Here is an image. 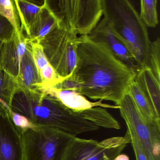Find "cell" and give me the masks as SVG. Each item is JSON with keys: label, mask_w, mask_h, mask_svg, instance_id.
I'll list each match as a JSON object with an SVG mask.
<instances>
[{"label": "cell", "mask_w": 160, "mask_h": 160, "mask_svg": "<svg viewBox=\"0 0 160 160\" xmlns=\"http://www.w3.org/2000/svg\"><path fill=\"white\" fill-rule=\"evenodd\" d=\"M136 74L105 44L93 42L88 35L78 37L77 62L70 77L74 91L92 100L110 101L118 106Z\"/></svg>", "instance_id": "6da1fadb"}, {"label": "cell", "mask_w": 160, "mask_h": 160, "mask_svg": "<svg viewBox=\"0 0 160 160\" xmlns=\"http://www.w3.org/2000/svg\"><path fill=\"white\" fill-rule=\"evenodd\" d=\"M126 126L127 128V132L130 137V143H131L132 147L136 159V160H148L138 139L135 134L134 132L130 126L128 125H126Z\"/></svg>", "instance_id": "603a6c76"}, {"label": "cell", "mask_w": 160, "mask_h": 160, "mask_svg": "<svg viewBox=\"0 0 160 160\" xmlns=\"http://www.w3.org/2000/svg\"><path fill=\"white\" fill-rule=\"evenodd\" d=\"M30 40L25 35L18 36L14 32L12 38L3 42L0 50V69L16 81L20 65Z\"/></svg>", "instance_id": "30bf717a"}, {"label": "cell", "mask_w": 160, "mask_h": 160, "mask_svg": "<svg viewBox=\"0 0 160 160\" xmlns=\"http://www.w3.org/2000/svg\"><path fill=\"white\" fill-rule=\"evenodd\" d=\"M130 143L129 134L102 141L74 137L65 147L60 160H113Z\"/></svg>", "instance_id": "ba28073f"}, {"label": "cell", "mask_w": 160, "mask_h": 160, "mask_svg": "<svg viewBox=\"0 0 160 160\" xmlns=\"http://www.w3.org/2000/svg\"><path fill=\"white\" fill-rule=\"evenodd\" d=\"M134 81L148 100L157 117L160 118V82L147 67L136 73Z\"/></svg>", "instance_id": "4fadbf2b"}, {"label": "cell", "mask_w": 160, "mask_h": 160, "mask_svg": "<svg viewBox=\"0 0 160 160\" xmlns=\"http://www.w3.org/2000/svg\"><path fill=\"white\" fill-rule=\"evenodd\" d=\"M45 1L58 27L77 35H88L103 16L102 0Z\"/></svg>", "instance_id": "277c9868"}, {"label": "cell", "mask_w": 160, "mask_h": 160, "mask_svg": "<svg viewBox=\"0 0 160 160\" xmlns=\"http://www.w3.org/2000/svg\"><path fill=\"white\" fill-rule=\"evenodd\" d=\"M19 130L23 141L24 160H60L68 142L75 137L42 126Z\"/></svg>", "instance_id": "5b68a950"}, {"label": "cell", "mask_w": 160, "mask_h": 160, "mask_svg": "<svg viewBox=\"0 0 160 160\" xmlns=\"http://www.w3.org/2000/svg\"><path fill=\"white\" fill-rule=\"evenodd\" d=\"M157 0H141L140 1V18L146 26L155 28L158 25Z\"/></svg>", "instance_id": "44dd1931"}, {"label": "cell", "mask_w": 160, "mask_h": 160, "mask_svg": "<svg viewBox=\"0 0 160 160\" xmlns=\"http://www.w3.org/2000/svg\"><path fill=\"white\" fill-rule=\"evenodd\" d=\"M103 16L134 58L139 70L148 66L151 42L147 26L128 0H102Z\"/></svg>", "instance_id": "7a4b0ae2"}, {"label": "cell", "mask_w": 160, "mask_h": 160, "mask_svg": "<svg viewBox=\"0 0 160 160\" xmlns=\"http://www.w3.org/2000/svg\"><path fill=\"white\" fill-rule=\"evenodd\" d=\"M43 89L57 98L66 107L74 111H83L97 107L112 109L119 108L118 106L103 103L102 101L91 102L81 93L72 90L57 88L55 87Z\"/></svg>", "instance_id": "7c38bea8"}, {"label": "cell", "mask_w": 160, "mask_h": 160, "mask_svg": "<svg viewBox=\"0 0 160 160\" xmlns=\"http://www.w3.org/2000/svg\"><path fill=\"white\" fill-rule=\"evenodd\" d=\"M16 81L19 88L36 89L42 88V80L30 49L29 44L22 59Z\"/></svg>", "instance_id": "5bb4252c"}, {"label": "cell", "mask_w": 160, "mask_h": 160, "mask_svg": "<svg viewBox=\"0 0 160 160\" xmlns=\"http://www.w3.org/2000/svg\"><path fill=\"white\" fill-rule=\"evenodd\" d=\"M30 49L43 82L42 88L54 87L63 81L47 58L39 42L30 41Z\"/></svg>", "instance_id": "9a60e30c"}, {"label": "cell", "mask_w": 160, "mask_h": 160, "mask_svg": "<svg viewBox=\"0 0 160 160\" xmlns=\"http://www.w3.org/2000/svg\"><path fill=\"white\" fill-rule=\"evenodd\" d=\"M118 106L126 125L134 132L148 160H160V123H150L144 118L127 92Z\"/></svg>", "instance_id": "52a82bcc"}, {"label": "cell", "mask_w": 160, "mask_h": 160, "mask_svg": "<svg viewBox=\"0 0 160 160\" xmlns=\"http://www.w3.org/2000/svg\"><path fill=\"white\" fill-rule=\"evenodd\" d=\"M113 160H130V158L126 154L120 153L117 155Z\"/></svg>", "instance_id": "d4e9b609"}, {"label": "cell", "mask_w": 160, "mask_h": 160, "mask_svg": "<svg viewBox=\"0 0 160 160\" xmlns=\"http://www.w3.org/2000/svg\"><path fill=\"white\" fill-rule=\"evenodd\" d=\"M88 36L93 42L105 44L116 58L136 73L139 71L133 57L122 42L115 35L105 18H103L101 19Z\"/></svg>", "instance_id": "9c48e42d"}, {"label": "cell", "mask_w": 160, "mask_h": 160, "mask_svg": "<svg viewBox=\"0 0 160 160\" xmlns=\"http://www.w3.org/2000/svg\"><path fill=\"white\" fill-rule=\"evenodd\" d=\"M11 109L24 116L34 126L61 131L68 108L44 89L18 88L12 100Z\"/></svg>", "instance_id": "3957f363"}, {"label": "cell", "mask_w": 160, "mask_h": 160, "mask_svg": "<svg viewBox=\"0 0 160 160\" xmlns=\"http://www.w3.org/2000/svg\"><path fill=\"white\" fill-rule=\"evenodd\" d=\"M0 15L11 24L18 36L24 35L15 0H0Z\"/></svg>", "instance_id": "ffe728a7"}, {"label": "cell", "mask_w": 160, "mask_h": 160, "mask_svg": "<svg viewBox=\"0 0 160 160\" xmlns=\"http://www.w3.org/2000/svg\"><path fill=\"white\" fill-rule=\"evenodd\" d=\"M57 27L58 21L44 1L28 38L39 43Z\"/></svg>", "instance_id": "2e32d148"}, {"label": "cell", "mask_w": 160, "mask_h": 160, "mask_svg": "<svg viewBox=\"0 0 160 160\" xmlns=\"http://www.w3.org/2000/svg\"><path fill=\"white\" fill-rule=\"evenodd\" d=\"M18 89L17 81L0 69V116H8L15 93Z\"/></svg>", "instance_id": "e0dca14e"}, {"label": "cell", "mask_w": 160, "mask_h": 160, "mask_svg": "<svg viewBox=\"0 0 160 160\" xmlns=\"http://www.w3.org/2000/svg\"><path fill=\"white\" fill-rule=\"evenodd\" d=\"M2 43H3V42L0 41V50H1V47L2 45Z\"/></svg>", "instance_id": "484cf974"}, {"label": "cell", "mask_w": 160, "mask_h": 160, "mask_svg": "<svg viewBox=\"0 0 160 160\" xmlns=\"http://www.w3.org/2000/svg\"><path fill=\"white\" fill-rule=\"evenodd\" d=\"M147 67L150 69L157 80L160 82V40L159 38L152 42H151Z\"/></svg>", "instance_id": "7402d4cb"}, {"label": "cell", "mask_w": 160, "mask_h": 160, "mask_svg": "<svg viewBox=\"0 0 160 160\" xmlns=\"http://www.w3.org/2000/svg\"><path fill=\"white\" fill-rule=\"evenodd\" d=\"M0 160H24L21 132L8 116H0Z\"/></svg>", "instance_id": "8fae6325"}, {"label": "cell", "mask_w": 160, "mask_h": 160, "mask_svg": "<svg viewBox=\"0 0 160 160\" xmlns=\"http://www.w3.org/2000/svg\"><path fill=\"white\" fill-rule=\"evenodd\" d=\"M77 35L57 27L39 43L57 73L63 78L72 76L77 62Z\"/></svg>", "instance_id": "8992f818"}, {"label": "cell", "mask_w": 160, "mask_h": 160, "mask_svg": "<svg viewBox=\"0 0 160 160\" xmlns=\"http://www.w3.org/2000/svg\"><path fill=\"white\" fill-rule=\"evenodd\" d=\"M9 116L13 123L19 130H24L34 126L24 116L15 113L12 110L10 111Z\"/></svg>", "instance_id": "cb8c5ba5"}, {"label": "cell", "mask_w": 160, "mask_h": 160, "mask_svg": "<svg viewBox=\"0 0 160 160\" xmlns=\"http://www.w3.org/2000/svg\"><path fill=\"white\" fill-rule=\"evenodd\" d=\"M15 2L19 14L22 30L28 37L42 5L40 6L25 0H15Z\"/></svg>", "instance_id": "d6986e66"}, {"label": "cell", "mask_w": 160, "mask_h": 160, "mask_svg": "<svg viewBox=\"0 0 160 160\" xmlns=\"http://www.w3.org/2000/svg\"><path fill=\"white\" fill-rule=\"evenodd\" d=\"M128 92L144 118L149 123H160V118L157 117L148 100L134 80L129 86Z\"/></svg>", "instance_id": "ac0fdd59"}]
</instances>
